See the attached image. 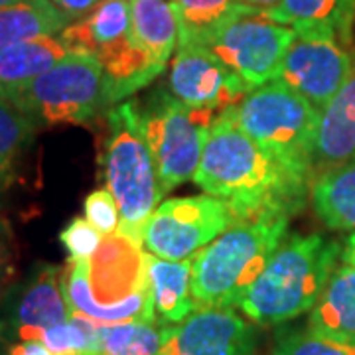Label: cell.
<instances>
[{"label": "cell", "instance_id": "14", "mask_svg": "<svg viewBox=\"0 0 355 355\" xmlns=\"http://www.w3.org/2000/svg\"><path fill=\"white\" fill-rule=\"evenodd\" d=\"M71 318L65 298L64 270L60 266H42L22 292L14 310V328L20 342H38L42 331L64 324Z\"/></svg>", "mask_w": 355, "mask_h": 355}, {"label": "cell", "instance_id": "19", "mask_svg": "<svg viewBox=\"0 0 355 355\" xmlns=\"http://www.w3.org/2000/svg\"><path fill=\"white\" fill-rule=\"evenodd\" d=\"M69 53L73 51L67 48L60 34L28 40L4 50L0 53V95H6L50 71L53 65L64 62Z\"/></svg>", "mask_w": 355, "mask_h": 355}, {"label": "cell", "instance_id": "10", "mask_svg": "<svg viewBox=\"0 0 355 355\" xmlns=\"http://www.w3.org/2000/svg\"><path fill=\"white\" fill-rule=\"evenodd\" d=\"M233 223L229 205L209 193L160 203L142 227L146 251L168 261L191 259Z\"/></svg>", "mask_w": 355, "mask_h": 355}, {"label": "cell", "instance_id": "1", "mask_svg": "<svg viewBox=\"0 0 355 355\" xmlns=\"http://www.w3.org/2000/svg\"><path fill=\"white\" fill-rule=\"evenodd\" d=\"M193 182L227 203L233 223L294 216L310 190L294 182L227 111L211 123Z\"/></svg>", "mask_w": 355, "mask_h": 355}, {"label": "cell", "instance_id": "21", "mask_svg": "<svg viewBox=\"0 0 355 355\" xmlns=\"http://www.w3.org/2000/svg\"><path fill=\"white\" fill-rule=\"evenodd\" d=\"M308 328L330 336L355 338V266H338L310 310Z\"/></svg>", "mask_w": 355, "mask_h": 355}, {"label": "cell", "instance_id": "9", "mask_svg": "<svg viewBox=\"0 0 355 355\" xmlns=\"http://www.w3.org/2000/svg\"><path fill=\"white\" fill-rule=\"evenodd\" d=\"M292 38L291 26L280 24L268 14L241 10L202 46L253 91L277 79Z\"/></svg>", "mask_w": 355, "mask_h": 355}, {"label": "cell", "instance_id": "4", "mask_svg": "<svg viewBox=\"0 0 355 355\" xmlns=\"http://www.w3.org/2000/svg\"><path fill=\"white\" fill-rule=\"evenodd\" d=\"M288 216L229 225L191 257V292L198 306H239L288 231Z\"/></svg>", "mask_w": 355, "mask_h": 355}, {"label": "cell", "instance_id": "25", "mask_svg": "<svg viewBox=\"0 0 355 355\" xmlns=\"http://www.w3.org/2000/svg\"><path fill=\"white\" fill-rule=\"evenodd\" d=\"M162 340L154 322L99 324L97 355H160Z\"/></svg>", "mask_w": 355, "mask_h": 355}, {"label": "cell", "instance_id": "6", "mask_svg": "<svg viewBox=\"0 0 355 355\" xmlns=\"http://www.w3.org/2000/svg\"><path fill=\"white\" fill-rule=\"evenodd\" d=\"M60 36L73 53L99 60L105 105L125 101L162 73L132 40L128 0H101L91 12L65 26Z\"/></svg>", "mask_w": 355, "mask_h": 355}, {"label": "cell", "instance_id": "5", "mask_svg": "<svg viewBox=\"0 0 355 355\" xmlns=\"http://www.w3.org/2000/svg\"><path fill=\"white\" fill-rule=\"evenodd\" d=\"M107 123L101 166L107 190L121 209L116 231L142 243V227L164 196L142 127V111L135 101H121L109 111Z\"/></svg>", "mask_w": 355, "mask_h": 355}, {"label": "cell", "instance_id": "22", "mask_svg": "<svg viewBox=\"0 0 355 355\" xmlns=\"http://www.w3.org/2000/svg\"><path fill=\"white\" fill-rule=\"evenodd\" d=\"M318 217L336 231H355V162L328 170L312 184Z\"/></svg>", "mask_w": 355, "mask_h": 355}, {"label": "cell", "instance_id": "17", "mask_svg": "<svg viewBox=\"0 0 355 355\" xmlns=\"http://www.w3.org/2000/svg\"><path fill=\"white\" fill-rule=\"evenodd\" d=\"M132 40L156 69L164 71L178 44V22L166 0H128Z\"/></svg>", "mask_w": 355, "mask_h": 355}, {"label": "cell", "instance_id": "7", "mask_svg": "<svg viewBox=\"0 0 355 355\" xmlns=\"http://www.w3.org/2000/svg\"><path fill=\"white\" fill-rule=\"evenodd\" d=\"M38 127L83 125L103 99V67L87 53H69L50 71L6 93Z\"/></svg>", "mask_w": 355, "mask_h": 355}, {"label": "cell", "instance_id": "3", "mask_svg": "<svg viewBox=\"0 0 355 355\" xmlns=\"http://www.w3.org/2000/svg\"><path fill=\"white\" fill-rule=\"evenodd\" d=\"M225 111L294 182L312 190L320 123V111L312 103L286 83L272 79Z\"/></svg>", "mask_w": 355, "mask_h": 355}, {"label": "cell", "instance_id": "34", "mask_svg": "<svg viewBox=\"0 0 355 355\" xmlns=\"http://www.w3.org/2000/svg\"><path fill=\"white\" fill-rule=\"evenodd\" d=\"M8 2H12V0H0V6H4V4H8Z\"/></svg>", "mask_w": 355, "mask_h": 355}, {"label": "cell", "instance_id": "33", "mask_svg": "<svg viewBox=\"0 0 355 355\" xmlns=\"http://www.w3.org/2000/svg\"><path fill=\"white\" fill-rule=\"evenodd\" d=\"M342 261L345 265L355 266V231L349 235V239L345 243V249L342 253Z\"/></svg>", "mask_w": 355, "mask_h": 355}, {"label": "cell", "instance_id": "24", "mask_svg": "<svg viewBox=\"0 0 355 355\" xmlns=\"http://www.w3.org/2000/svg\"><path fill=\"white\" fill-rule=\"evenodd\" d=\"M36 128L38 125L10 97L0 95V191L10 184L16 162Z\"/></svg>", "mask_w": 355, "mask_h": 355}, {"label": "cell", "instance_id": "13", "mask_svg": "<svg viewBox=\"0 0 355 355\" xmlns=\"http://www.w3.org/2000/svg\"><path fill=\"white\" fill-rule=\"evenodd\" d=\"M249 91L241 77L229 71L207 48L198 44L180 46L168 76V93L180 103L225 111L241 101Z\"/></svg>", "mask_w": 355, "mask_h": 355}, {"label": "cell", "instance_id": "31", "mask_svg": "<svg viewBox=\"0 0 355 355\" xmlns=\"http://www.w3.org/2000/svg\"><path fill=\"white\" fill-rule=\"evenodd\" d=\"M243 8L247 10H253V12H263V14H275L280 8L282 0H237Z\"/></svg>", "mask_w": 355, "mask_h": 355}, {"label": "cell", "instance_id": "12", "mask_svg": "<svg viewBox=\"0 0 355 355\" xmlns=\"http://www.w3.org/2000/svg\"><path fill=\"white\" fill-rule=\"evenodd\" d=\"M160 355H253L257 330L231 308L200 306L180 324L162 328Z\"/></svg>", "mask_w": 355, "mask_h": 355}, {"label": "cell", "instance_id": "20", "mask_svg": "<svg viewBox=\"0 0 355 355\" xmlns=\"http://www.w3.org/2000/svg\"><path fill=\"white\" fill-rule=\"evenodd\" d=\"M280 24L294 32H326L349 44L355 10L349 0H282L280 8L270 14Z\"/></svg>", "mask_w": 355, "mask_h": 355}, {"label": "cell", "instance_id": "32", "mask_svg": "<svg viewBox=\"0 0 355 355\" xmlns=\"http://www.w3.org/2000/svg\"><path fill=\"white\" fill-rule=\"evenodd\" d=\"M8 355H51L50 349L42 342H20L14 343L8 349Z\"/></svg>", "mask_w": 355, "mask_h": 355}, {"label": "cell", "instance_id": "11", "mask_svg": "<svg viewBox=\"0 0 355 355\" xmlns=\"http://www.w3.org/2000/svg\"><path fill=\"white\" fill-rule=\"evenodd\" d=\"M345 44L326 32H294L277 79L300 93L322 113L354 73Z\"/></svg>", "mask_w": 355, "mask_h": 355}, {"label": "cell", "instance_id": "15", "mask_svg": "<svg viewBox=\"0 0 355 355\" xmlns=\"http://www.w3.org/2000/svg\"><path fill=\"white\" fill-rule=\"evenodd\" d=\"M349 162H355V69L320 113L314 144V180Z\"/></svg>", "mask_w": 355, "mask_h": 355}, {"label": "cell", "instance_id": "8", "mask_svg": "<svg viewBox=\"0 0 355 355\" xmlns=\"http://www.w3.org/2000/svg\"><path fill=\"white\" fill-rule=\"evenodd\" d=\"M214 113L188 107L168 91L158 93L142 111V127L164 193L196 176Z\"/></svg>", "mask_w": 355, "mask_h": 355}, {"label": "cell", "instance_id": "35", "mask_svg": "<svg viewBox=\"0 0 355 355\" xmlns=\"http://www.w3.org/2000/svg\"><path fill=\"white\" fill-rule=\"evenodd\" d=\"M349 4H352V8L355 10V0H349Z\"/></svg>", "mask_w": 355, "mask_h": 355}, {"label": "cell", "instance_id": "26", "mask_svg": "<svg viewBox=\"0 0 355 355\" xmlns=\"http://www.w3.org/2000/svg\"><path fill=\"white\" fill-rule=\"evenodd\" d=\"M272 355H355V338L322 331H294L280 338Z\"/></svg>", "mask_w": 355, "mask_h": 355}, {"label": "cell", "instance_id": "16", "mask_svg": "<svg viewBox=\"0 0 355 355\" xmlns=\"http://www.w3.org/2000/svg\"><path fill=\"white\" fill-rule=\"evenodd\" d=\"M146 277L154 296V312L164 324H180L200 308L191 292V261H168L146 253Z\"/></svg>", "mask_w": 355, "mask_h": 355}, {"label": "cell", "instance_id": "28", "mask_svg": "<svg viewBox=\"0 0 355 355\" xmlns=\"http://www.w3.org/2000/svg\"><path fill=\"white\" fill-rule=\"evenodd\" d=\"M83 211H85V219L103 237L116 233L121 225V209L109 190L91 191L85 198Z\"/></svg>", "mask_w": 355, "mask_h": 355}, {"label": "cell", "instance_id": "18", "mask_svg": "<svg viewBox=\"0 0 355 355\" xmlns=\"http://www.w3.org/2000/svg\"><path fill=\"white\" fill-rule=\"evenodd\" d=\"M69 20L51 0H12L0 6V53L28 40L58 36Z\"/></svg>", "mask_w": 355, "mask_h": 355}, {"label": "cell", "instance_id": "23", "mask_svg": "<svg viewBox=\"0 0 355 355\" xmlns=\"http://www.w3.org/2000/svg\"><path fill=\"white\" fill-rule=\"evenodd\" d=\"M178 22V46H202L233 16L247 10L237 0H170Z\"/></svg>", "mask_w": 355, "mask_h": 355}, {"label": "cell", "instance_id": "27", "mask_svg": "<svg viewBox=\"0 0 355 355\" xmlns=\"http://www.w3.org/2000/svg\"><path fill=\"white\" fill-rule=\"evenodd\" d=\"M60 241L69 253V261H89L99 251L103 235L85 217H76L62 229Z\"/></svg>", "mask_w": 355, "mask_h": 355}, {"label": "cell", "instance_id": "2", "mask_svg": "<svg viewBox=\"0 0 355 355\" xmlns=\"http://www.w3.org/2000/svg\"><path fill=\"white\" fill-rule=\"evenodd\" d=\"M340 253V245L322 235H294L282 241L245 292L241 312L259 326H277L310 312L330 282Z\"/></svg>", "mask_w": 355, "mask_h": 355}, {"label": "cell", "instance_id": "30", "mask_svg": "<svg viewBox=\"0 0 355 355\" xmlns=\"http://www.w3.org/2000/svg\"><path fill=\"white\" fill-rule=\"evenodd\" d=\"M60 10L67 14L69 18H81L91 12L101 0H51Z\"/></svg>", "mask_w": 355, "mask_h": 355}, {"label": "cell", "instance_id": "29", "mask_svg": "<svg viewBox=\"0 0 355 355\" xmlns=\"http://www.w3.org/2000/svg\"><path fill=\"white\" fill-rule=\"evenodd\" d=\"M14 272L12 266V251H10V243L6 239V231L0 225V288L10 280Z\"/></svg>", "mask_w": 355, "mask_h": 355}]
</instances>
